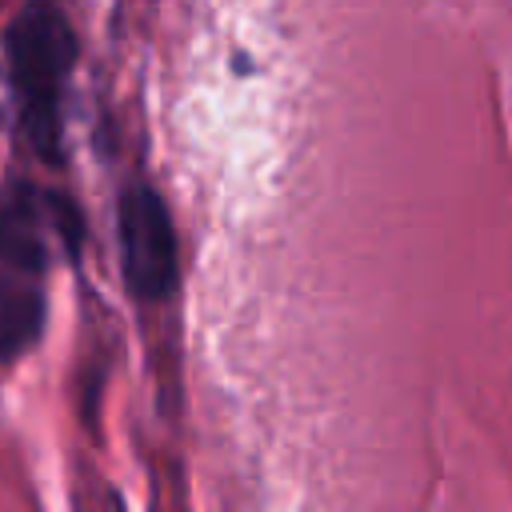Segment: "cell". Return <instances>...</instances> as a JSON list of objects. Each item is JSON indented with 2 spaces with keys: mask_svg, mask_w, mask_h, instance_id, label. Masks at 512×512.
<instances>
[{
  "mask_svg": "<svg viewBox=\"0 0 512 512\" xmlns=\"http://www.w3.org/2000/svg\"><path fill=\"white\" fill-rule=\"evenodd\" d=\"M8 68L20 88L24 124L44 156L60 152V88L76 60L68 16L52 0H28L8 28Z\"/></svg>",
  "mask_w": 512,
  "mask_h": 512,
  "instance_id": "6da1fadb",
  "label": "cell"
},
{
  "mask_svg": "<svg viewBox=\"0 0 512 512\" xmlns=\"http://www.w3.org/2000/svg\"><path fill=\"white\" fill-rule=\"evenodd\" d=\"M120 252L124 280L140 300H164L176 288V236L164 200L148 184L120 196Z\"/></svg>",
  "mask_w": 512,
  "mask_h": 512,
  "instance_id": "7a4b0ae2",
  "label": "cell"
},
{
  "mask_svg": "<svg viewBox=\"0 0 512 512\" xmlns=\"http://www.w3.org/2000/svg\"><path fill=\"white\" fill-rule=\"evenodd\" d=\"M76 232V212L68 200L44 196L28 184L0 188V252L44 272L48 268V236Z\"/></svg>",
  "mask_w": 512,
  "mask_h": 512,
  "instance_id": "3957f363",
  "label": "cell"
},
{
  "mask_svg": "<svg viewBox=\"0 0 512 512\" xmlns=\"http://www.w3.org/2000/svg\"><path fill=\"white\" fill-rule=\"evenodd\" d=\"M36 268L0 252V360H16L44 328V292Z\"/></svg>",
  "mask_w": 512,
  "mask_h": 512,
  "instance_id": "277c9868",
  "label": "cell"
}]
</instances>
